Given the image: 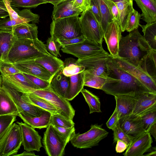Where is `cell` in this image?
<instances>
[{
    "label": "cell",
    "mask_w": 156,
    "mask_h": 156,
    "mask_svg": "<svg viewBox=\"0 0 156 156\" xmlns=\"http://www.w3.org/2000/svg\"><path fill=\"white\" fill-rule=\"evenodd\" d=\"M14 39L12 30H0V61H6Z\"/></svg>",
    "instance_id": "f546056e"
},
{
    "label": "cell",
    "mask_w": 156,
    "mask_h": 156,
    "mask_svg": "<svg viewBox=\"0 0 156 156\" xmlns=\"http://www.w3.org/2000/svg\"><path fill=\"white\" fill-rule=\"evenodd\" d=\"M136 100L132 114L140 116L145 112L156 108V93L147 92L136 97Z\"/></svg>",
    "instance_id": "ffe728a7"
},
{
    "label": "cell",
    "mask_w": 156,
    "mask_h": 156,
    "mask_svg": "<svg viewBox=\"0 0 156 156\" xmlns=\"http://www.w3.org/2000/svg\"><path fill=\"white\" fill-rule=\"evenodd\" d=\"M22 96L28 103L47 111L52 115L60 114L59 110L44 99L29 93H22Z\"/></svg>",
    "instance_id": "1f68e13d"
},
{
    "label": "cell",
    "mask_w": 156,
    "mask_h": 156,
    "mask_svg": "<svg viewBox=\"0 0 156 156\" xmlns=\"http://www.w3.org/2000/svg\"><path fill=\"white\" fill-rule=\"evenodd\" d=\"M9 16V14L7 9L0 8V19L5 18Z\"/></svg>",
    "instance_id": "6f0895ef"
},
{
    "label": "cell",
    "mask_w": 156,
    "mask_h": 156,
    "mask_svg": "<svg viewBox=\"0 0 156 156\" xmlns=\"http://www.w3.org/2000/svg\"></svg>",
    "instance_id": "03108f58"
},
{
    "label": "cell",
    "mask_w": 156,
    "mask_h": 156,
    "mask_svg": "<svg viewBox=\"0 0 156 156\" xmlns=\"http://www.w3.org/2000/svg\"><path fill=\"white\" fill-rule=\"evenodd\" d=\"M2 79L12 87L23 93L38 90L37 86L22 72L2 76Z\"/></svg>",
    "instance_id": "d6986e66"
},
{
    "label": "cell",
    "mask_w": 156,
    "mask_h": 156,
    "mask_svg": "<svg viewBox=\"0 0 156 156\" xmlns=\"http://www.w3.org/2000/svg\"><path fill=\"white\" fill-rule=\"evenodd\" d=\"M20 127L13 123L0 140V156H15L22 144Z\"/></svg>",
    "instance_id": "9c48e42d"
},
{
    "label": "cell",
    "mask_w": 156,
    "mask_h": 156,
    "mask_svg": "<svg viewBox=\"0 0 156 156\" xmlns=\"http://www.w3.org/2000/svg\"><path fill=\"white\" fill-rule=\"evenodd\" d=\"M64 53L69 54L78 59L84 58L105 51L102 43H98L86 39L78 43L61 47Z\"/></svg>",
    "instance_id": "7c38bea8"
},
{
    "label": "cell",
    "mask_w": 156,
    "mask_h": 156,
    "mask_svg": "<svg viewBox=\"0 0 156 156\" xmlns=\"http://www.w3.org/2000/svg\"><path fill=\"white\" fill-rule=\"evenodd\" d=\"M42 141L46 153L48 156H63L64 155L67 143L60 137L51 125L47 128Z\"/></svg>",
    "instance_id": "4fadbf2b"
},
{
    "label": "cell",
    "mask_w": 156,
    "mask_h": 156,
    "mask_svg": "<svg viewBox=\"0 0 156 156\" xmlns=\"http://www.w3.org/2000/svg\"><path fill=\"white\" fill-rule=\"evenodd\" d=\"M13 64L21 72L37 77L50 82L53 77L42 66L34 60Z\"/></svg>",
    "instance_id": "ac0fdd59"
},
{
    "label": "cell",
    "mask_w": 156,
    "mask_h": 156,
    "mask_svg": "<svg viewBox=\"0 0 156 156\" xmlns=\"http://www.w3.org/2000/svg\"><path fill=\"white\" fill-rule=\"evenodd\" d=\"M2 80V77L1 75H0V88L1 87V84Z\"/></svg>",
    "instance_id": "e7e4bbea"
},
{
    "label": "cell",
    "mask_w": 156,
    "mask_h": 156,
    "mask_svg": "<svg viewBox=\"0 0 156 156\" xmlns=\"http://www.w3.org/2000/svg\"><path fill=\"white\" fill-rule=\"evenodd\" d=\"M119 124L126 134L133 136L145 132L140 117L134 116L132 114L119 119Z\"/></svg>",
    "instance_id": "44dd1931"
},
{
    "label": "cell",
    "mask_w": 156,
    "mask_h": 156,
    "mask_svg": "<svg viewBox=\"0 0 156 156\" xmlns=\"http://www.w3.org/2000/svg\"><path fill=\"white\" fill-rule=\"evenodd\" d=\"M81 92L87 103L90 114L94 112H101V102L99 98L88 90L83 89Z\"/></svg>",
    "instance_id": "74e56055"
},
{
    "label": "cell",
    "mask_w": 156,
    "mask_h": 156,
    "mask_svg": "<svg viewBox=\"0 0 156 156\" xmlns=\"http://www.w3.org/2000/svg\"><path fill=\"white\" fill-rule=\"evenodd\" d=\"M45 55H51L47 50L45 44L38 38L23 39L15 38L6 62L14 63L34 60Z\"/></svg>",
    "instance_id": "3957f363"
},
{
    "label": "cell",
    "mask_w": 156,
    "mask_h": 156,
    "mask_svg": "<svg viewBox=\"0 0 156 156\" xmlns=\"http://www.w3.org/2000/svg\"><path fill=\"white\" fill-rule=\"evenodd\" d=\"M116 110L119 120L132 113L136 100V97L129 95L119 94L114 96Z\"/></svg>",
    "instance_id": "7402d4cb"
},
{
    "label": "cell",
    "mask_w": 156,
    "mask_h": 156,
    "mask_svg": "<svg viewBox=\"0 0 156 156\" xmlns=\"http://www.w3.org/2000/svg\"><path fill=\"white\" fill-rule=\"evenodd\" d=\"M9 17L0 19V30H12V27L24 23H38L40 16L28 9L16 10L11 6L9 0H3Z\"/></svg>",
    "instance_id": "5b68a950"
},
{
    "label": "cell",
    "mask_w": 156,
    "mask_h": 156,
    "mask_svg": "<svg viewBox=\"0 0 156 156\" xmlns=\"http://www.w3.org/2000/svg\"><path fill=\"white\" fill-rule=\"evenodd\" d=\"M107 65L108 76L101 89L105 93L114 96L126 94L136 97L144 93L151 92L136 77L120 68L110 55Z\"/></svg>",
    "instance_id": "6da1fadb"
},
{
    "label": "cell",
    "mask_w": 156,
    "mask_h": 156,
    "mask_svg": "<svg viewBox=\"0 0 156 156\" xmlns=\"http://www.w3.org/2000/svg\"><path fill=\"white\" fill-rule=\"evenodd\" d=\"M122 31L118 23L113 20L108 24L104 33V38L110 55L113 57L118 56L120 41L122 37Z\"/></svg>",
    "instance_id": "e0dca14e"
},
{
    "label": "cell",
    "mask_w": 156,
    "mask_h": 156,
    "mask_svg": "<svg viewBox=\"0 0 156 156\" xmlns=\"http://www.w3.org/2000/svg\"><path fill=\"white\" fill-rule=\"evenodd\" d=\"M20 72L13 63L0 61V72L2 76L13 74Z\"/></svg>",
    "instance_id": "c3c4849f"
},
{
    "label": "cell",
    "mask_w": 156,
    "mask_h": 156,
    "mask_svg": "<svg viewBox=\"0 0 156 156\" xmlns=\"http://www.w3.org/2000/svg\"><path fill=\"white\" fill-rule=\"evenodd\" d=\"M69 81V77L64 75L62 70L53 76L50 82V87L54 92L66 99Z\"/></svg>",
    "instance_id": "484cf974"
},
{
    "label": "cell",
    "mask_w": 156,
    "mask_h": 156,
    "mask_svg": "<svg viewBox=\"0 0 156 156\" xmlns=\"http://www.w3.org/2000/svg\"><path fill=\"white\" fill-rule=\"evenodd\" d=\"M29 93L44 99L58 108L62 116L73 119L75 110L69 101L54 92L50 87L44 89L34 90Z\"/></svg>",
    "instance_id": "52a82bcc"
},
{
    "label": "cell",
    "mask_w": 156,
    "mask_h": 156,
    "mask_svg": "<svg viewBox=\"0 0 156 156\" xmlns=\"http://www.w3.org/2000/svg\"><path fill=\"white\" fill-rule=\"evenodd\" d=\"M153 142L151 135L144 132L134 136L123 155L125 156H143L151 148Z\"/></svg>",
    "instance_id": "2e32d148"
},
{
    "label": "cell",
    "mask_w": 156,
    "mask_h": 156,
    "mask_svg": "<svg viewBox=\"0 0 156 156\" xmlns=\"http://www.w3.org/2000/svg\"><path fill=\"white\" fill-rule=\"evenodd\" d=\"M1 87L11 97L20 112L22 111L31 117H37L40 116L44 110L28 103L22 97V92L12 87L2 79Z\"/></svg>",
    "instance_id": "5bb4252c"
},
{
    "label": "cell",
    "mask_w": 156,
    "mask_h": 156,
    "mask_svg": "<svg viewBox=\"0 0 156 156\" xmlns=\"http://www.w3.org/2000/svg\"><path fill=\"white\" fill-rule=\"evenodd\" d=\"M156 51L152 50L139 67L156 80Z\"/></svg>",
    "instance_id": "e575fe53"
},
{
    "label": "cell",
    "mask_w": 156,
    "mask_h": 156,
    "mask_svg": "<svg viewBox=\"0 0 156 156\" xmlns=\"http://www.w3.org/2000/svg\"><path fill=\"white\" fill-rule=\"evenodd\" d=\"M110 54L106 51L84 58L78 59L79 65L85 67V70L107 79L108 74L107 61Z\"/></svg>",
    "instance_id": "30bf717a"
},
{
    "label": "cell",
    "mask_w": 156,
    "mask_h": 156,
    "mask_svg": "<svg viewBox=\"0 0 156 156\" xmlns=\"http://www.w3.org/2000/svg\"><path fill=\"white\" fill-rule=\"evenodd\" d=\"M148 133L156 139V123L150 129Z\"/></svg>",
    "instance_id": "680465c9"
},
{
    "label": "cell",
    "mask_w": 156,
    "mask_h": 156,
    "mask_svg": "<svg viewBox=\"0 0 156 156\" xmlns=\"http://www.w3.org/2000/svg\"><path fill=\"white\" fill-rule=\"evenodd\" d=\"M101 17V25L104 33L109 23L113 20L110 12L107 0H96Z\"/></svg>",
    "instance_id": "d590c367"
},
{
    "label": "cell",
    "mask_w": 156,
    "mask_h": 156,
    "mask_svg": "<svg viewBox=\"0 0 156 156\" xmlns=\"http://www.w3.org/2000/svg\"><path fill=\"white\" fill-rule=\"evenodd\" d=\"M74 125L73 120L66 119L59 114L52 115L51 116L50 125L70 128L74 126Z\"/></svg>",
    "instance_id": "ee69618b"
},
{
    "label": "cell",
    "mask_w": 156,
    "mask_h": 156,
    "mask_svg": "<svg viewBox=\"0 0 156 156\" xmlns=\"http://www.w3.org/2000/svg\"><path fill=\"white\" fill-rule=\"evenodd\" d=\"M140 117L145 132H148L151 127L156 123V108L147 112Z\"/></svg>",
    "instance_id": "ab89813d"
},
{
    "label": "cell",
    "mask_w": 156,
    "mask_h": 156,
    "mask_svg": "<svg viewBox=\"0 0 156 156\" xmlns=\"http://www.w3.org/2000/svg\"><path fill=\"white\" fill-rule=\"evenodd\" d=\"M102 125H92L87 132L75 133L70 141L74 147L80 149L91 148L98 145L99 142L108 136V133L102 127Z\"/></svg>",
    "instance_id": "8992f818"
},
{
    "label": "cell",
    "mask_w": 156,
    "mask_h": 156,
    "mask_svg": "<svg viewBox=\"0 0 156 156\" xmlns=\"http://www.w3.org/2000/svg\"><path fill=\"white\" fill-rule=\"evenodd\" d=\"M110 55L112 61L120 68L136 77L151 92L156 93V80L140 67L119 57Z\"/></svg>",
    "instance_id": "8fae6325"
},
{
    "label": "cell",
    "mask_w": 156,
    "mask_h": 156,
    "mask_svg": "<svg viewBox=\"0 0 156 156\" xmlns=\"http://www.w3.org/2000/svg\"><path fill=\"white\" fill-rule=\"evenodd\" d=\"M9 1L12 7L26 9L36 8L41 4L47 3L43 0H9Z\"/></svg>",
    "instance_id": "60d3db41"
},
{
    "label": "cell",
    "mask_w": 156,
    "mask_h": 156,
    "mask_svg": "<svg viewBox=\"0 0 156 156\" xmlns=\"http://www.w3.org/2000/svg\"><path fill=\"white\" fill-rule=\"evenodd\" d=\"M0 8L5 9H7L6 6L3 0H0Z\"/></svg>",
    "instance_id": "6125c7cd"
},
{
    "label": "cell",
    "mask_w": 156,
    "mask_h": 156,
    "mask_svg": "<svg viewBox=\"0 0 156 156\" xmlns=\"http://www.w3.org/2000/svg\"><path fill=\"white\" fill-rule=\"evenodd\" d=\"M46 2L47 3H49L52 4L55 6L59 4L61 2L66 0H43Z\"/></svg>",
    "instance_id": "94428289"
},
{
    "label": "cell",
    "mask_w": 156,
    "mask_h": 156,
    "mask_svg": "<svg viewBox=\"0 0 156 156\" xmlns=\"http://www.w3.org/2000/svg\"><path fill=\"white\" fill-rule=\"evenodd\" d=\"M23 73L27 78L37 86L38 90L45 89L50 87V82L48 81L32 75Z\"/></svg>",
    "instance_id": "681fc988"
},
{
    "label": "cell",
    "mask_w": 156,
    "mask_h": 156,
    "mask_svg": "<svg viewBox=\"0 0 156 156\" xmlns=\"http://www.w3.org/2000/svg\"><path fill=\"white\" fill-rule=\"evenodd\" d=\"M113 131L114 143H116L118 140H120L125 142L128 146L134 137L126 134L120 128L119 123Z\"/></svg>",
    "instance_id": "bcb514c9"
},
{
    "label": "cell",
    "mask_w": 156,
    "mask_h": 156,
    "mask_svg": "<svg viewBox=\"0 0 156 156\" xmlns=\"http://www.w3.org/2000/svg\"><path fill=\"white\" fill-rule=\"evenodd\" d=\"M17 115H0V140L16 120Z\"/></svg>",
    "instance_id": "b9f144b4"
},
{
    "label": "cell",
    "mask_w": 156,
    "mask_h": 156,
    "mask_svg": "<svg viewBox=\"0 0 156 156\" xmlns=\"http://www.w3.org/2000/svg\"><path fill=\"white\" fill-rule=\"evenodd\" d=\"M84 86L98 89L101 88L106 82V78L97 76L84 70Z\"/></svg>",
    "instance_id": "f35d334b"
},
{
    "label": "cell",
    "mask_w": 156,
    "mask_h": 156,
    "mask_svg": "<svg viewBox=\"0 0 156 156\" xmlns=\"http://www.w3.org/2000/svg\"><path fill=\"white\" fill-rule=\"evenodd\" d=\"M84 71L69 76L70 81L68 93L66 99L73 100L83 89L84 84Z\"/></svg>",
    "instance_id": "d6a6232c"
},
{
    "label": "cell",
    "mask_w": 156,
    "mask_h": 156,
    "mask_svg": "<svg viewBox=\"0 0 156 156\" xmlns=\"http://www.w3.org/2000/svg\"><path fill=\"white\" fill-rule=\"evenodd\" d=\"M74 6L84 11L90 8V0H72Z\"/></svg>",
    "instance_id": "f5cc1de1"
},
{
    "label": "cell",
    "mask_w": 156,
    "mask_h": 156,
    "mask_svg": "<svg viewBox=\"0 0 156 156\" xmlns=\"http://www.w3.org/2000/svg\"><path fill=\"white\" fill-rule=\"evenodd\" d=\"M119 120L116 111L115 109L113 114L106 122V125L109 129L113 130L118 125Z\"/></svg>",
    "instance_id": "11a10c76"
},
{
    "label": "cell",
    "mask_w": 156,
    "mask_h": 156,
    "mask_svg": "<svg viewBox=\"0 0 156 156\" xmlns=\"http://www.w3.org/2000/svg\"><path fill=\"white\" fill-rule=\"evenodd\" d=\"M139 26L142 28L145 40L152 50L156 51V22Z\"/></svg>",
    "instance_id": "836d02e7"
},
{
    "label": "cell",
    "mask_w": 156,
    "mask_h": 156,
    "mask_svg": "<svg viewBox=\"0 0 156 156\" xmlns=\"http://www.w3.org/2000/svg\"><path fill=\"white\" fill-rule=\"evenodd\" d=\"M77 60L72 58L65 59L64 66L62 70L63 74L65 76L69 77L81 73L85 70V67L82 66L77 65Z\"/></svg>",
    "instance_id": "8d00e7d4"
},
{
    "label": "cell",
    "mask_w": 156,
    "mask_h": 156,
    "mask_svg": "<svg viewBox=\"0 0 156 156\" xmlns=\"http://www.w3.org/2000/svg\"><path fill=\"white\" fill-rule=\"evenodd\" d=\"M82 11L75 7L72 0H66L53 6L51 18L52 20L81 14Z\"/></svg>",
    "instance_id": "cb8c5ba5"
},
{
    "label": "cell",
    "mask_w": 156,
    "mask_h": 156,
    "mask_svg": "<svg viewBox=\"0 0 156 156\" xmlns=\"http://www.w3.org/2000/svg\"><path fill=\"white\" fill-rule=\"evenodd\" d=\"M15 156H36L34 152H32L30 151H28L25 150L22 153L19 154H16Z\"/></svg>",
    "instance_id": "91938a15"
},
{
    "label": "cell",
    "mask_w": 156,
    "mask_h": 156,
    "mask_svg": "<svg viewBox=\"0 0 156 156\" xmlns=\"http://www.w3.org/2000/svg\"><path fill=\"white\" fill-rule=\"evenodd\" d=\"M109 10L113 18L120 26V19L118 8L115 4L110 0H107Z\"/></svg>",
    "instance_id": "816d5d0a"
},
{
    "label": "cell",
    "mask_w": 156,
    "mask_h": 156,
    "mask_svg": "<svg viewBox=\"0 0 156 156\" xmlns=\"http://www.w3.org/2000/svg\"><path fill=\"white\" fill-rule=\"evenodd\" d=\"M20 128L22 137V144L25 150L39 152L42 147L41 137L34 128L21 122H17Z\"/></svg>",
    "instance_id": "9a60e30c"
},
{
    "label": "cell",
    "mask_w": 156,
    "mask_h": 156,
    "mask_svg": "<svg viewBox=\"0 0 156 156\" xmlns=\"http://www.w3.org/2000/svg\"><path fill=\"white\" fill-rule=\"evenodd\" d=\"M86 39L83 35L70 39L58 38L56 40L60 44L61 47L74 44L84 41Z\"/></svg>",
    "instance_id": "f907efd6"
},
{
    "label": "cell",
    "mask_w": 156,
    "mask_h": 156,
    "mask_svg": "<svg viewBox=\"0 0 156 156\" xmlns=\"http://www.w3.org/2000/svg\"><path fill=\"white\" fill-rule=\"evenodd\" d=\"M51 37L70 39L83 35L78 15L52 20L50 24Z\"/></svg>",
    "instance_id": "277c9868"
},
{
    "label": "cell",
    "mask_w": 156,
    "mask_h": 156,
    "mask_svg": "<svg viewBox=\"0 0 156 156\" xmlns=\"http://www.w3.org/2000/svg\"><path fill=\"white\" fill-rule=\"evenodd\" d=\"M115 151L117 153H121L126 149L128 145L124 142L120 140H118L116 141Z\"/></svg>",
    "instance_id": "9f6ffc18"
},
{
    "label": "cell",
    "mask_w": 156,
    "mask_h": 156,
    "mask_svg": "<svg viewBox=\"0 0 156 156\" xmlns=\"http://www.w3.org/2000/svg\"><path fill=\"white\" fill-rule=\"evenodd\" d=\"M141 18V14L134 9L128 18L125 31L129 32L135 29H137L140 24Z\"/></svg>",
    "instance_id": "f6af8a7d"
},
{
    "label": "cell",
    "mask_w": 156,
    "mask_h": 156,
    "mask_svg": "<svg viewBox=\"0 0 156 156\" xmlns=\"http://www.w3.org/2000/svg\"><path fill=\"white\" fill-rule=\"evenodd\" d=\"M12 31L15 38L34 39L38 38V27L34 23H24L12 27Z\"/></svg>",
    "instance_id": "d4e9b609"
},
{
    "label": "cell",
    "mask_w": 156,
    "mask_h": 156,
    "mask_svg": "<svg viewBox=\"0 0 156 156\" xmlns=\"http://www.w3.org/2000/svg\"><path fill=\"white\" fill-rule=\"evenodd\" d=\"M90 9L92 12L101 25V17L100 12L96 0H90Z\"/></svg>",
    "instance_id": "db71d44e"
},
{
    "label": "cell",
    "mask_w": 156,
    "mask_h": 156,
    "mask_svg": "<svg viewBox=\"0 0 156 156\" xmlns=\"http://www.w3.org/2000/svg\"><path fill=\"white\" fill-rule=\"evenodd\" d=\"M145 156H156V150H154V151H153L152 152H151L149 153H148L147 154L144 155Z\"/></svg>",
    "instance_id": "be15d7a7"
},
{
    "label": "cell",
    "mask_w": 156,
    "mask_h": 156,
    "mask_svg": "<svg viewBox=\"0 0 156 156\" xmlns=\"http://www.w3.org/2000/svg\"><path fill=\"white\" fill-rule=\"evenodd\" d=\"M141 9V19L147 23L156 22V0H133Z\"/></svg>",
    "instance_id": "4316f807"
},
{
    "label": "cell",
    "mask_w": 156,
    "mask_h": 156,
    "mask_svg": "<svg viewBox=\"0 0 156 156\" xmlns=\"http://www.w3.org/2000/svg\"><path fill=\"white\" fill-rule=\"evenodd\" d=\"M152 50L143 36L135 29L122 36L117 57L139 67Z\"/></svg>",
    "instance_id": "7a4b0ae2"
},
{
    "label": "cell",
    "mask_w": 156,
    "mask_h": 156,
    "mask_svg": "<svg viewBox=\"0 0 156 156\" xmlns=\"http://www.w3.org/2000/svg\"><path fill=\"white\" fill-rule=\"evenodd\" d=\"M20 112L18 107L8 94L0 88V115L16 114Z\"/></svg>",
    "instance_id": "4dcf8cb0"
},
{
    "label": "cell",
    "mask_w": 156,
    "mask_h": 156,
    "mask_svg": "<svg viewBox=\"0 0 156 156\" xmlns=\"http://www.w3.org/2000/svg\"><path fill=\"white\" fill-rule=\"evenodd\" d=\"M52 115L50 112L44 110L39 116L31 117L22 111L19 112L18 116L22 119L24 123L34 128L41 129L47 128L50 125Z\"/></svg>",
    "instance_id": "603a6c76"
},
{
    "label": "cell",
    "mask_w": 156,
    "mask_h": 156,
    "mask_svg": "<svg viewBox=\"0 0 156 156\" xmlns=\"http://www.w3.org/2000/svg\"><path fill=\"white\" fill-rule=\"evenodd\" d=\"M51 126L60 137L67 143L75 133L74 126L70 128H65L55 125Z\"/></svg>",
    "instance_id": "7bdbcfd3"
},
{
    "label": "cell",
    "mask_w": 156,
    "mask_h": 156,
    "mask_svg": "<svg viewBox=\"0 0 156 156\" xmlns=\"http://www.w3.org/2000/svg\"><path fill=\"white\" fill-rule=\"evenodd\" d=\"M80 20L82 34L86 39L102 43L103 31L90 8L81 13Z\"/></svg>",
    "instance_id": "ba28073f"
},
{
    "label": "cell",
    "mask_w": 156,
    "mask_h": 156,
    "mask_svg": "<svg viewBox=\"0 0 156 156\" xmlns=\"http://www.w3.org/2000/svg\"><path fill=\"white\" fill-rule=\"evenodd\" d=\"M45 45L47 50L51 55L56 57L61 56L60 50L61 46L56 40L51 37L48 38Z\"/></svg>",
    "instance_id": "7dc6e473"
},
{
    "label": "cell",
    "mask_w": 156,
    "mask_h": 156,
    "mask_svg": "<svg viewBox=\"0 0 156 156\" xmlns=\"http://www.w3.org/2000/svg\"><path fill=\"white\" fill-rule=\"evenodd\" d=\"M116 6L119 11L120 19V27L122 32L125 31L129 15L133 9V0H110Z\"/></svg>",
    "instance_id": "f1b7e54d"
},
{
    "label": "cell",
    "mask_w": 156,
    "mask_h": 156,
    "mask_svg": "<svg viewBox=\"0 0 156 156\" xmlns=\"http://www.w3.org/2000/svg\"><path fill=\"white\" fill-rule=\"evenodd\" d=\"M34 60L42 66L53 76L64 68V62L52 55H45Z\"/></svg>",
    "instance_id": "83f0119b"
}]
</instances>
